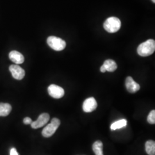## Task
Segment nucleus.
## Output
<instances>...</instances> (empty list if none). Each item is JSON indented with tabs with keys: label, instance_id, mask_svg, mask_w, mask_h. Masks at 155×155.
Wrapping results in <instances>:
<instances>
[{
	"label": "nucleus",
	"instance_id": "1",
	"mask_svg": "<svg viewBox=\"0 0 155 155\" xmlns=\"http://www.w3.org/2000/svg\"><path fill=\"white\" fill-rule=\"evenodd\" d=\"M155 41L153 39H149L139 45L137 48V53L143 57L148 56L155 52Z\"/></svg>",
	"mask_w": 155,
	"mask_h": 155
},
{
	"label": "nucleus",
	"instance_id": "2",
	"mask_svg": "<svg viewBox=\"0 0 155 155\" xmlns=\"http://www.w3.org/2000/svg\"><path fill=\"white\" fill-rule=\"evenodd\" d=\"M121 27L120 20L116 17H110L107 18L104 24V28L109 33H115Z\"/></svg>",
	"mask_w": 155,
	"mask_h": 155
},
{
	"label": "nucleus",
	"instance_id": "3",
	"mask_svg": "<svg viewBox=\"0 0 155 155\" xmlns=\"http://www.w3.org/2000/svg\"><path fill=\"white\" fill-rule=\"evenodd\" d=\"M47 42L52 49L56 51H62L66 47V43L64 40L54 36H49L47 38Z\"/></svg>",
	"mask_w": 155,
	"mask_h": 155
},
{
	"label": "nucleus",
	"instance_id": "4",
	"mask_svg": "<svg viewBox=\"0 0 155 155\" xmlns=\"http://www.w3.org/2000/svg\"><path fill=\"white\" fill-rule=\"evenodd\" d=\"M61 125L60 120L57 118L52 119L51 123L47 125L42 131V135L45 137H50L55 133L56 130Z\"/></svg>",
	"mask_w": 155,
	"mask_h": 155
},
{
	"label": "nucleus",
	"instance_id": "5",
	"mask_svg": "<svg viewBox=\"0 0 155 155\" xmlns=\"http://www.w3.org/2000/svg\"><path fill=\"white\" fill-rule=\"evenodd\" d=\"M48 92L51 97L56 99L61 98L64 95V89L61 87L54 84H51L48 87Z\"/></svg>",
	"mask_w": 155,
	"mask_h": 155
},
{
	"label": "nucleus",
	"instance_id": "6",
	"mask_svg": "<svg viewBox=\"0 0 155 155\" xmlns=\"http://www.w3.org/2000/svg\"><path fill=\"white\" fill-rule=\"evenodd\" d=\"M50 115L48 113H43L39 116L38 120L31 123V127L33 129H38L43 127L50 120Z\"/></svg>",
	"mask_w": 155,
	"mask_h": 155
},
{
	"label": "nucleus",
	"instance_id": "7",
	"mask_svg": "<svg viewBox=\"0 0 155 155\" xmlns=\"http://www.w3.org/2000/svg\"><path fill=\"white\" fill-rule=\"evenodd\" d=\"M9 71L11 72L12 77L17 80H21L25 77L24 70L18 65H11L9 67Z\"/></svg>",
	"mask_w": 155,
	"mask_h": 155
},
{
	"label": "nucleus",
	"instance_id": "8",
	"mask_svg": "<svg viewBox=\"0 0 155 155\" xmlns=\"http://www.w3.org/2000/svg\"><path fill=\"white\" fill-rule=\"evenodd\" d=\"M97 107V102L94 97H90L83 102V110L86 113L95 110Z\"/></svg>",
	"mask_w": 155,
	"mask_h": 155
},
{
	"label": "nucleus",
	"instance_id": "9",
	"mask_svg": "<svg viewBox=\"0 0 155 155\" xmlns=\"http://www.w3.org/2000/svg\"><path fill=\"white\" fill-rule=\"evenodd\" d=\"M125 85L127 91L130 93H135L140 89L139 83L136 82L131 77H127L126 78Z\"/></svg>",
	"mask_w": 155,
	"mask_h": 155
},
{
	"label": "nucleus",
	"instance_id": "10",
	"mask_svg": "<svg viewBox=\"0 0 155 155\" xmlns=\"http://www.w3.org/2000/svg\"><path fill=\"white\" fill-rule=\"evenodd\" d=\"M9 58L11 61L14 62L17 64H22L24 61V56L20 52L17 51H11L9 54Z\"/></svg>",
	"mask_w": 155,
	"mask_h": 155
},
{
	"label": "nucleus",
	"instance_id": "11",
	"mask_svg": "<svg viewBox=\"0 0 155 155\" xmlns=\"http://www.w3.org/2000/svg\"><path fill=\"white\" fill-rule=\"evenodd\" d=\"M12 110V106L9 104L0 103V117L8 116Z\"/></svg>",
	"mask_w": 155,
	"mask_h": 155
},
{
	"label": "nucleus",
	"instance_id": "12",
	"mask_svg": "<svg viewBox=\"0 0 155 155\" xmlns=\"http://www.w3.org/2000/svg\"><path fill=\"white\" fill-rule=\"evenodd\" d=\"M103 66L105 67L106 71L109 72H113L117 68L116 63L111 59H107L104 61Z\"/></svg>",
	"mask_w": 155,
	"mask_h": 155
},
{
	"label": "nucleus",
	"instance_id": "13",
	"mask_svg": "<svg viewBox=\"0 0 155 155\" xmlns=\"http://www.w3.org/2000/svg\"><path fill=\"white\" fill-rule=\"evenodd\" d=\"M93 150L95 155H104L103 153V143L100 140L96 141L93 144Z\"/></svg>",
	"mask_w": 155,
	"mask_h": 155
},
{
	"label": "nucleus",
	"instance_id": "14",
	"mask_svg": "<svg viewBox=\"0 0 155 155\" xmlns=\"http://www.w3.org/2000/svg\"><path fill=\"white\" fill-rule=\"evenodd\" d=\"M145 150L148 155H155V142L153 140H148L145 143Z\"/></svg>",
	"mask_w": 155,
	"mask_h": 155
},
{
	"label": "nucleus",
	"instance_id": "15",
	"mask_svg": "<svg viewBox=\"0 0 155 155\" xmlns=\"http://www.w3.org/2000/svg\"><path fill=\"white\" fill-rule=\"evenodd\" d=\"M127 124V121L125 119L120 120L117 121L113 123L111 125L110 129L112 130H114L122 127H125Z\"/></svg>",
	"mask_w": 155,
	"mask_h": 155
},
{
	"label": "nucleus",
	"instance_id": "16",
	"mask_svg": "<svg viewBox=\"0 0 155 155\" xmlns=\"http://www.w3.org/2000/svg\"><path fill=\"white\" fill-rule=\"evenodd\" d=\"M147 121L150 124H155V110L151 111L147 117Z\"/></svg>",
	"mask_w": 155,
	"mask_h": 155
},
{
	"label": "nucleus",
	"instance_id": "17",
	"mask_svg": "<svg viewBox=\"0 0 155 155\" xmlns=\"http://www.w3.org/2000/svg\"><path fill=\"white\" fill-rule=\"evenodd\" d=\"M23 122L25 124V125H28V124H31V123L32 122V121L31 120V118L29 117H25L24 120H23Z\"/></svg>",
	"mask_w": 155,
	"mask_h": 155
},
{
	"label": "nucleus",
	"instance_id": "18",
	"mask_svg": "<svg viewBox=\"0 0 155 155\" xmlns=\"http://www.w3.org/2000/svg\"><path fill=\"white\" fill-rule=\"evenodd\" d=\"M10 155H19L18 152H17V150H16V148H12L11 150V152H10Z\"/></svg>",
	"mask_w": 155,
	"mask_h": 155
},
{
	"label": "nucleus",
	"instance_id": "19",
	"mask_svg": "<svg viewBox=\"0 0 155 155\" xmlns=\"http://www.w3.org/2000/svg\"><path fill=\"white\" fill-rule=\"evenodd\" d=\"M100 71L102 72H105L106 71L105 67L103 65L101 67V68H100Z\"/></svg>",
	"mask_w": 155,
	"mask_h": 155
},
{
	"label": "nucleus",
	"instance_id": "20",
	"mask_svg": "<svg viewBox=\"0 0 155 155\" xmlns=\"http://www.w3.org/2000/svg\"><path fill=\"white\" fill-rule=\"evenodd\" d=\"M152 1L153 2H154V3L155 2V0H152Z\"/></svg>",
	"mask_w": 155,
	"mask_h": 155
}]
</instances>
